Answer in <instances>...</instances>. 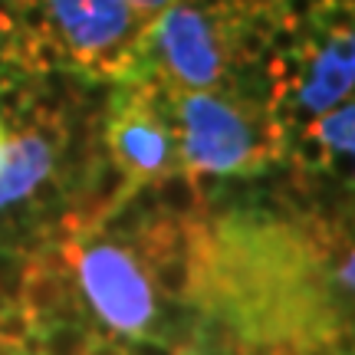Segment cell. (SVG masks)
Wrapping results in <instances>:
<instances>
[{"mask_svg": "<svg viewBox=\"0 0 355 355\" xmlns=\"http://www.w3.org/2000/svg\"><path fill=\"white\" fill-rule=\"evenodd\" d=\"M339 250V237H329L319 220L313 230H300L260 217H227L211 230L201 306L214 309L241 345L339 352L349 329L326 290V260Z\"/></svg>", "mask_w": 355, "mask_h": 355, "instance_id": "obj_1", "label": "cell"}, {"mask_svg": "<svg viewBox=\"0 0 355 355\" xmlns=\"http://www.w3.org/2000/svg\"><path fill=\"white\" fill-rule=\"evenodd\" d=\"M178 158L194 175H257L286 152V128L266 102L224 89L175 92L168 99Z\"/></svg>", "mask_w": 355, "mask_h": 355, "instance_id": "obj_2", "label": "cell"}, {"mask_svg": "<svg viewBox=\"0 0 355 355\" xmlns=\"http://www.w3.org/2000/svg\"><path fill=\"white\" fill-rule=\"evenodd\" d=\"M63 263L76 283L83 306L112 332L125 339H152L158 303L132 243L105 237L102 230L83 237H63Z\"/></svg>", "mask_w": 355, "mask_h": 355, "instance_id": "obj_3", "label": "cell"}, {"mask_svg": "<svg viewBox=\"0 0 355 355\" xmlns=\"http://www.w3.org/2000/svg\"><path fill=\"white\" fill-rule=\"evenodd\" d=\"M53 37L63 43L69 66L96 79H128L135 73L145 24L128 0H46Z\"/></svg>", "mask_w": 355, "mask_h": 355, "instance_id": "obj_4", "label": "cell"}, {"mask_svg": "<svg viewBox=\"0 0 355 355\" xmlns=\"http://www.w3.org/2000/svg\"><path fill=\"white\" fill-rule=\"evenodd\" d=\"M168 99L171 86L162 73H132V83L112 102V115L105 122V155L135 184H148L152 178L178 165Z\"/></svg>", "mask_w": 355, "mask_h": 355, "instance_id": "obj_5", "label": "cell"}, {"mask_svg": "<svg viewBox=\"0 0 355 355\" xmlns=\"http://www.w3.org/2000/svg\"><path fill=\"white\" fill-rule=\"evenodd\" d=\"M152 40L158 73L175 92L224 89L230 56L217 7H198L178 0L155 17Z\"/></svg>", "mask_w": 355, "mask_h": 355, "instance_id": "obj_6", "label": "cell"}, {"mask_svg": "<svg viewBox=\"0 0 355 355\" xmlns=\"http://www.w3.org/2000/svg\"><path fill=\"white\" fill-rule=\"evenodd\" d=\"M322 43H300V76L290 96L306 115H322L352 99L355 86V40L352 30H322Z\"/></svg>", "mask_w": 355, "mask_h": 355, "instance_id": "obj_7", "label": "cell"}, {"mask_svg": "<svg viewBox=\"0 0 355 355\" xmlns=\"http://www.w3.org/2000/svg\"><path fill=\"white\" fill-rule=\"evenodd\" d=\"M7 141L0 152V211L26 201L60 165L63 125L53 122H20L7 125Z\"/></svg>", "mask_w": 355, "mask_h": 355, "instance_id": "obj_8", "label": "cell"}, {"mask_svg": "<svg viewBox=\"0 0 355 355\" xmlns=\"http://www.w3.org/2000/svg\"><path fill=\"white\" fill-rule=\"evenodd\" d=\"M155 211L175 220H207V194L201 188V175L191 168L175 165L148 181Z\"/></svg>", "mask_w": 355, "mask_h": 355, "instance_id": "obj_9", "label": "cell"}, {"mask_svg": "<svg viewBox=\"0 0 355 355\" xmlns=\"http://www.w3.org/2000/svg\"><path fill=\"white\" fill-rule=\"evenodd\" d=\"M92 326L86 319H53L46 326H37L33 339L26 343V355H83L89 339H92Z\"/></svg>", "mask_w": 355, "mask_h": 355, "instance_id": "obj_10", "label": "cell"}, {"mask_svg": "<svg viewBox=\"0 0 355 355\" xmlns=\"http://www.w3.org/2000/svg\"><path fill=\"white\" fill-rule=\"evenodd\" d=\"M306 132L329 152V158H352L355 152V105L352 99L345 105H336L329 112L316 115Z\"/></svg>", "mask_w": 355, "mask_h": 355, "instance_id": "obj_11", "label": "cell"}, {"mask_svg": "<svg viewBox=\"0 0 355 355\" xmlns=\"http://www.w3.org/2000/svg\"><path fill=\"white\" fill-rule=\"evenodd\" d=\"M33 332H37V322L26 316L20 306H0V339L3 343L26 349V343L33 339Z\"/></svg>", "mask_w": 355, "mask_h": 355, "instance_id": "obj_12", "label": "cell"}, {"mask_svg": "<svg viewBox=\"0 0 355 355\" xmlns=\"http://www.w3.org/2000/svg\"><path fill=\"white\" fill-rule=\"evenodd\" d=\"M290 155H293V165L300 168V171H309V175L326 171V165H329V152H326L306 128L300 132V139H296V145L290 148Z\"/></svg>", "mask_w": 355, "mask_h": 355, "instance_id": "obj_13", "label": "cell"}, {"mask_svg": "<svg viewBox=\"0 0 355 355\" xmlns=\"http://www.w3.org/2000/svg\"><path fill=\"white\" fill-rule=\"evenodd\" d=\"M83 355H132V349L122 345L119 339H112V336L92 332V339H89V345H86V352Z\"/></svg>", "mask_w": 355, "mask_h": 355, "instance_id": "obj_14", "label": "cell"}, {"mask_svg": "<svg viewBox=\"0 0 355 355\" xmlns=\"http://www.w3.org/2000/svg\"><path fill=\"white\" fill-rule=\"evenodd\" d=\"M171 3H178V0H128V7L139 13L141 20H155L162 10H168Z\"/></svg>", "mask_w": 355, "mask_h": 355, "instance_id": "obj_15", "label": "cell"}, {"mask_svg": "<svg viewBox=\"0 0 355 355\" xmlns=\"http://www.w3.org/2000/svg\"><path fill=\"white\" fill-rule=\"evenodd\" d=\"M10 33H13V20H10V13H7V7H0V46L7 43Z\"/></svg>", "mask_w": 355, "mask_h": 355, "instance_id": "obj_16", "label": "cell"}, {"mask_svg": "<svg viewBox=\"0 0 355 355\" xmlns=\"http://www.w3.org/2000/svg\"><path fill=\"white\" fill-rule=\"evenodd\" d=\"M165 355H204V352L194 343H175V345H168Z\"/></svg>", "mask_w": 355, "mask_h": 355, "instance_id": "obj_17", "label": "cell"}, {"mask_svg": "<svg viewBox=\"0 0 355 355\" xmlns=\"http://www.w3.org/2000/svg\"><path fill=\"white\" fill-rule=\"evenodd\" d=\"M7 132H10V128H7V122L0 119V152H3V141H7Z\"/></svg>", "mask_w": 355, "mask_h": 355, "instance_id": "obj_18", "label": "cell"}]
</instances>
